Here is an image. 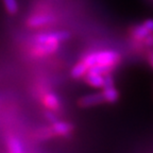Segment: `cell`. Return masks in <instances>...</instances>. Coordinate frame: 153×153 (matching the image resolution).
<instances>
[{"instance_id": "obj_4", "label": "cell", "mask_w": 153, "mask_h": 153, "mask_svg": "<svg viewBox=\"0 0 153 153\" xmlns=\"http://www.w3.org/2000/svg\"><path fill=\"white\" fill-rule=\"evenodd\" d=\"M84 80L94 88H103L105 85V76L96 74V72L88 71L87 74L84 76Z\"/></svg>"}, {"instance_id": "obj_16", "label": "cell", "mask_w": 153, "mask_h": 153, "mask_svg": "<svg viewBox=\"0 0 153 153\" xmlns=\"http://www.w3.org/2000/svg\"><path fill=\"white\" fill-rule=\"evenodd\" d=\"M143 26L148 29L149 32H150L151 34H153V19L148 18V19H146V20H143Z\"/></svg>"}, {"instance_id": "obj_5", "label": "cell", "mask_w": 153, "mask_h": 153, "mask_svg": "<svg viewBox=\"0 0 153 153\" xmlns=\"http://www.w3.org/2000/svg\"><path fill=\"white\" fill-rule=\"evenodd\" d=\"M51 127L55 135H59V136H67L74 131V126L71 123L61 121V120H56L55 122H53Z\"/></svg>"}, {"instance_id": "obj_1", "label": "cell", "mask_w": 153, "mask_h": 153, "mask_svg": "<svg viewBox=\"0 0 153 153\" xmlns=\"http://www.w3.org/2000/svg\"><path fill=\"white\" fill-rule=\"evenodd\" d=\"M120 59L121 56L116 51L103 50L88 53L82 59V61L88 66L89 69L95 65H104V66H112L116 68L119 64Z\"/></svg>"}, {"instance_id": "obj_11", "label": "cell", "mask_w": 153, "mask_h": 153, "mask_svg": "<svg viewBox=\"0 0 153 153\" xmlns=\"http://www.w3.org/2000/svg\"><path fill=\"white\" fill-rule=\"evenodd\" d=\"M44 102L50 110H57L60 106V99L53 93L47 94L44 98Z\"/></svg>"}, {"instance_id": "obj_15", "label": "cell", "mask_w": 153, "mask_h": 153, "mask_svg": "<svg viewBox=\"0 0 153 153\" xmlns=\"http://www.w3.org/2000/svg\"><path fill=\"white\" fill-rule=\"evenodd\" d=\"M45 117L47 120H49L50 122H55L57 120L56 118V115L53 113V111H47V112H45Z\"/></svg>"}, {"instance_id": "obj_3", "label": "cell", "mask_w": 153, "mask_h": 153, "mask_svg": "<svg viewBox=\"0 0 153 153\" xmlns=\"http://www.w3.org/2000/svg\"><path fill=\"white\" fill-rule=\"evenodd\" d=\"M105 103L104 97L101 93H94V94H88V95L82 96L81 98L78 100V104L81 108H93V106H97Z\"/></svg>"}, {"instance_id": "obj_10", "label": "cell", "mask_w": 153, "mask_h": 153, "mask_svg": "<svg viewBox=\"0 0 153 153\" xmlns=\"http://www.w3.org/2000/svg\"><path fill=\"white\" fill-rule=\"evenodd\" d=\"M88 71H89L88 66L83 61H80L79 63H76L71 68L70 74H71V76L74 79H81V78H84Z\"/></svg>"}, {"instance_id": "obj_13", "label": "cell", "mask_w": 153, "mask_h": 153, "mask_svg": "<svg viewBox=\"0 0 153 153\" xmlns=\"http://www.w3.org/2000/svg\"><path fill=\"white\" fill-rule=\"evenodd\" d=\"M53 135H55V134L52 130V127H47V128H43V129L38 130L35 137L38 139H43V140H45V139H48V138H50V137H52Z\"/></svg>"}, {"instance_id": "obj_8", "label": "cell", "mask_w": 153, "mask_h": 153, "mask_svg": "<svg viewBox=\"0 0 153 153\" xmlns=\"http://www.w3.org/2000/svg\"><path fill=\"white\" fill-rule=\"evenodd\" d=\"M150 34L151 33L149 32L148 29L143 26V24L137 25V26H135L131 30L132 37H133L136 42H141V43H143V41H145Z\"/></svg>"}, {"instance_id": "obj_12", "label": "cell", "mask_w": 153, "mask_h": 153, "mask_svg": "<svg viewBox=\"0 0 153 153\" xmlns=\"http://www.w3.org/2000/svg\"><path fill=\"white\" fill-rule=\"evenodd\" d=\"M7 147H9L10 153H24L22 143L16 137H11L7 140Z\"/></svg>"}, {"instance_id": "obj_17", "label": "cell", "mask_w": 153, "mask_h": 153, "mask_svg": "<svg viewBox=\"0 0 153 153\" xmlns=\"http://www.w3.org/2000/svg\"><path fill=\"white\" fill-rule=\"evenodd\" d=\"M143 44L149 46V47H153V34H150V35L143 41Z\"/></svg>"}, {"instance_id": "obj_2", "label": "cell", "mask_w": 153, "mask_h": 153, "mask_svg": "<svg viewBox=\"0 0 153 153\" xmlns=\"http://www.w3.org/2000/svg\"><path fill=\"white\" fill-rule=\"evenodd\" d=\"M70 37L69 32L54 31L47 33H39L35 36V44H60Z\"/></svg>"}, {"instance_id": "obj_18", "label": "cell", "mask_w": 153, "mask_h": 153, "mask_svg": "<svg viewBox=\"0 0 153 153\" xmlns=\"http://www.w3.org/2000/svg\"><path fill=\"white\" fill-rule=\"evenodd\" d=\"M148 61H149V64H150L151 67L153 68V50L149 52V54H148Z\"/></svg>"}, {"instance_id": "obj_9", "label": "cell", "mask_w": 153, "mask_h": 153, "mask_svg": "<svg viewBox=\"0 0 153 153\" xmlns=\"http://www.w3.org/2000/svg\"><path fill=\"white\" fill-rule=\"evenodd\" d=\"M53 20L52 16L50 15H34L28 19V25L30 27H41L50 24Z\"/></svg>"}, {"instance_id": "obj_14", "label": "cell", "mask_w": 153, "mask_h": 153, "mask_svg": "<svg viewBox=\"0 0 153 153\" xmlns=\"http://www.w3.org/2000/svg\"><path fill=\"white\" fill-rule=\"evenodd\" d=\"M4 7L9 14H16L18 11V3L17 0H3Z\"/></svg>"}, {"instance_id": "obj_7", "label": "cell", "mask_w": 153, "mask_h": 153, "mask_svg": "<svg viewBox=\"0 0 153 153\" xmlns=\"http://www.w3.org/2000/svg\"><path fill=\"white\" fill-rule=\"evenodd\" d=\"M59 47L60 44H35L33 51L37 55H48L55 52Z\"/></svg>"}, {"instance_id": "obj_6", "label": "cell", "mask_w": 153, "mask_h": 153, "mask_svg": "<svg viewBox=\"0 0 153 153\" xmlns=\"http://www.w3.org/2000/svg\"><path fill=\"white\" fill-rule=\"evenodd\" d=\"M102 95L104 97L105 103H110V104H114L119 100V91L118 89L115 87V85L113 86H106L102 88Z\"/></svg>"}]
</instances>
